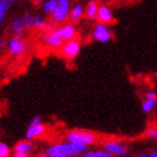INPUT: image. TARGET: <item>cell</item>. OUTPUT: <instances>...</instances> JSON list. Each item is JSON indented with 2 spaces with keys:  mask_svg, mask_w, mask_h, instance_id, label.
Instances as JSON below:
<instances>
[{
  "mask_svg": "<svg viewBox=\"0 0 157 157\" xmlns=\"http://www.w3.org/2000/svg\"><path fill=\"white\" fill-rule=\"evenodd\" d=\"M88 148L77 147L68 142H58L50 144L45 153L49 157H75L78 155H83Z\"/></svg>",
  "mask_w": 157,
  "mask_h": 157,
  "instance_id": "cell-1",
  "label": "cell"
},
{
  "mask_svg": "<svg viewBox=\"0 0 157 157\" xmlns=\"http://www.w3.org/2000/svg\"><path fill=\"white\" fill-rule=\"evenodd\" d=\"M96 139L97 137L95 133L83 129H72L67 133V142L77 147L88 148L90 146L96 143Z\"/></svg>",
  "mask_w": 157,
  "mask_h": 157,
  "instance_id": "cell-2",
  "label": "cell"
},
{
  "mask_svg": "<svg viewBox=\"0 0 157 157\" xmlns=\"http://www.w3.org/2000/svg\"><path fill=\"white\" fill-rule=\"evenodd\" d=\"M70 2L69 0H58V4L55 6V9L50 14L51 21L55 23H65L69 19V13H70Z\"/></svg>",
  "mask_w": 157,
  "mask_h": 157,
  "instance_id": "cell-3",
  "label": "cell"
},
{
  "mask_svg": "<svg viewBox=\"0 0 157 157\" xmlns=\"http://www.w3.org/2000/svg\"><path fill=\"white\" fill-rule=\"evenodd\" d=\"M102 150L114 157H127L129 153L127 144L116 139H106L102 143Z\"/></svg>",
  "mask_w": 157,
  "mask_h": 157,
  "instance_id": "cell-4",
  "label": "cell"
},
{
  "mask_svg": "<svg viewBox=\"0 0 157 157\" xmlns=\"http://www.w3.org/2000/svg\"><path fill=\"white\" fill-rule=\"evenodd\" d=\"M6 49L13 58H22L28 51V45L23 38L13 36L6 41Z\"/></svg>",
  "mask_w": 157,
  "mask_h": 157,
  "instance_id": "cell-5",
  "label": "cell"
},
{
  "mask_svg": "<svg viewBox=\"0 0 157 157\" xmlns=\"http://www.w3.org/2000/svg\"><path fill=\"white\" fill-rule=\"evenodd\" d=\"M81 49H82L81 41L78 40V38H73V40L64 41V44H63V46L59 50H60V54L63 58H65L68 60H73L79 55Z\"/></svg>",
  "mask_w": 157,
  "mask_h": 157,
  "instance_id": "cell-6",
  "label": "cell"
},
{
  "mask_svg": "<svg viewBox=\"0 0 157 157\" xmlns=\"http://www.w3.org/2000/svg\"><path fill=\"white\" fill-rule=\"evenodd\" d=\"M92 38L97 42L107 44L113 40V32H111V29L109 28V26L97 23L92 29Z\"/></svg>",
  "mask_w": 157,
  "mask_h": 157,
  "instance_id": "cell-7",
  "label": "cell"
},
{
  "mask_svg": "<svg viewBox=\"0 0 157 157\" xmlns=\"http://www.w3.org/2000/svg\"><path fill=\"white\" fill-rule=\"evenodd\" d=\"M42 41H44V45L46 48H49L51 50H59L64 41L61 40L59 37V35L55 32V31H49V32H46L42 37Z\"/></svg>",
  "mask_w": 157,
  "mask_h": 157,
  "instance_id": "cell-8",
  "label": "cell"
},
{
  "mask_svg": "<svg viewBox=\"0 0 157 157\" xmlns=\"http://www.w3.org/2000/svg\"><path fill=\"white\" fill-rule=\"evenodd\" d=\"M46 132H48V127H46L44 123H40V124H29V127L26 130V140L32 142L33 139H37V138L45 136Z\"/></svg>",
  "mask_w": 157,
  "mask_h": 157,
  "instance_id": "cell-9",
  "label": "cell"
},
{
  "mask_svg": "<svg viewBox=\"0 0 157 157\" xmlns=\"http://www.w3.org/2000/svg\"><path fill=\"white\" fill-rule=\"evenodd\" d=\"M96 19L98 21V23H101V25H106V26L110 25V23H113L114 19H115L113 9L109 5H105V4L98 5Z\"/></svg>",
  "mask_w": 157,
  "mask_h": 157,
  "instance_id": "cell-10",
  "label": "cell"
},
{
  "mask_svg": "<svg viewBox=\"0 0 157 157\" xmlns=\"http://www.w3.org/2000/svg\"><path fill=\"white\" fill-rule=\"evenodd\" d=\"M54 31L59 35V37L63 41L73 40V38H75V36H77V27L74 25H72V23H69V25H63Z\"/></svg>",
  "mask_w": 157,
  "mask_h": 157,
  "instance_id": "cell-11",
  "label": "cell"
},
{
  "mask_svg": "<svg viewBox=\"0 0 157 157\" xmlns=\"http://www.w3.org/2000/svg\"><path fill=\"white\" fill-rule=\"evenodd\" d=\"M33 151V143L29 142V140H19L18 143H15V146L13 147V153H18V155H26L29 156V153H32Z\"/></svg>",
  "mask_w": 157,
  "mask_h": 157,
  "instance_id": "cell-12",
  "label": "cell"
},
{
  "mask_svg": "<svg viewBox=\"0 0 157 157\" xmlns=\"http://www.w3.org/2000/svg\"><path fill=\"white\" fill-rule=\"evenodd\" d=\"M10 31H12V33L14 35V37H21L25 35L26 32V27L25 25H23V22H22V18L21 17H14L10 22Z\"/></svg>",
  "mask_w": 157,
  "mask_h": 157,
  "instance_id": "cell-13",
  "label": "cell"
},
{
  "mask_svg": "<svg viewBox=\"0 0 157 157\" xmlns=\"http://www.w3.org/2000/svg\"><path fill=\"white\" fill-rule=\"evenodd\" d=\"M84 17V8L82 4H74L70 8V13H69V18L72 19L74 23L79 22Z\"/></svg>",
  "mask_w": 157,
  "mask_h": 157,
  "instance_id": "cell-14",
  "label": "cell"
},
{
  "mask_svg": "<svg viewBox=\"0 0 157 157\" xmlns=\"http://www.w3.org/2000/svg\"><path fill=\"white\" fill-rule=\"evenodd\" d=\"M98 10V3L97 2H90L84 8V17L87 19H96Z\"/></svg>",
  "mask_w": 157,
  "mask_h": 157,
  "instance_id": "cell-15",
  "label": "cell"
},
{
  "mask_svg": "<svg viewBox=\"0 0 157 157\" xmlns=\"http://www.w3.org/2000/svg\"><path fill=\"white\" fill-rule=\"evenodd\" d=\"M10 5H12V2H9V0H0V26L4 25L6 13L10 9Z\"/></svg>",
  "mask_w": 157,
  "mask_h": 157,
  "instance_id": "cell-16",
  "label": "cell"
},
{
  "mask_svg": "<svg viewBox=\"0 0 157 157\" xmlns=\"http://www.w3.org/2000/svg\"><path fill=\"white\" fill-rule=\"evenodd\" d=\"M82 157H114V156H111L101 148V150H87L82 155Z\"/></svg>",
  "mask_w": 157,
  "mask_h": 157,
  "instance_id": "cell-17",
  "label": "cell"
},
{
  "mask_svg": "<svg viewBox=\"0 0 157 157\" xmlns=\"http://www.w3.org/2000/svg\"><path fill=\"white\" fill-rule=\"evenodd\" d=\"M32 27H35L37 29H44V28L48 27V23H46V21L44 19L42 15L33 14L32 15Z\"/></svg>",
  "mask_w": 157,
  "mask_h": 157,
  "instance_id": "cell-18",
  "label": "cell"
},
{
  "mask_svg": "<svg viewBox=\"0 0 157 157\" xmlns=\"http://www.w3.org/2000/svg\"><path fill=\"white\" fill-rule=\"evenodd\" d=\"M58 4V0H48V2H45L41 6V10L44 14H48L50 15L52 13V10L55 9V6Z\"/></svg>",
  "mask_w": 157,
  "mask_h": 157,
  "instance_id": "cell-19",
  "label": "cell"
},
{
  "mask_svg": "<svg viewBox=\"0 0 157 157\" xmlns=\"http://www.w3.org/2000/svg\"><path fill=\"white\" fill-rule=\"evenodd\" d=\"M156 104H157V101H153V100H143L142 101V111L144 113V114H150V113H152L153 110H155V107H156Z\"/></svg>",
  "mask_w": 157,
  "mask_h": 157,
  "instance_id": "cell-20",
  "label": "cell"
},
{
  "mask_svg": "<svg viewBox=\"0 0 157 157\" xmlns=\"http://www.w3.org/2000/svg\"><path fill=\"white\" fill-rule=\"evenodd\" d=\"M12 148L5 142H0V157H10Z\"/></svg>",
  "mask_w": 157,
  "mask_h": 157,
  "instance_id": "cell-21",
  "label": "cell"
},
{
  "mask_svg": "<svg viewBox=\"0 0 157 157\" xmlns=\"http://www.w3.org/2000/svg\"><path fill=\"white\" fill-rule=\"evenodd\" d=\"M32 15L33 14H31V13H25V15L21 17L23 25H25L26 28H31V27H32Z\"/></svg>",
  "mask_w": 157,
  "mask_h": 157,
  "instance_id": "cell-22",
  "label": "cell"
},
{
  "mask_svg": "<svg viewBox=\"0 0 157 157\" xmlns=\"http://www.w3.org/2000/svg\"><path fill=\"white\" fill-rule=\"evenodd\" d=\"M146 136L150 139H157V128L155 125H152V127H150L146 130Z\"/></svg>",
  "mask_w": 157,
  "mask_h": 157,
  "instance_id": "cell-23",
  "label": "cell"
},
{
  "mask_svg": "<svg viewBox=\"0 0 157 157\" xmlns=\"http://www.w3.org/2000/svg\"><path fill=\"white\" fill-rule=\"evenodd\" d=\"M146 100H153V101H157V93L156 91L153 90H150L146 92Z\"/></svg>",
  "mask_w": 157,
  "mask_h": 157,
  "instance_id": "cell-24",
  "label": "cell"
},
{
  "mask_svg": "<svg viewBox=\"0 0 157 157\" xmlns=\"http://www.w3.org/2000/svg\"><path fill=\"white\" fill-rule=\"evenodd\" d=\"M40 123H42V119H41V116L40 115H36L32 120H31V123L29 124H40Z\"/></svg>",
  "mask_w": 157,
  "mask_h": 157,
  "instance_id": "cell-25",
  "label": "cell"
},
{
  "mask_svg": "<svg viewBox=\"0 0 157 157\" xmlns=\"http://www.w3.org/2000/svg\"><path fill=\"white\" fill-rule=\"evenodd\" d=\"M5 46H6V41H5V40H3V38H0V50L4 49Z\"/></svg>",
  "mask_w": 157,
  "mask_h": 157,
  "instance_id": "cell-26",
  "label": "cell"
},
{
  "mask_svg": "<svg viewBox=\"0 0 157 157\" xmlns=\"http://www.w3.org/2000/svg\"><path fill=\"white\" fill-rule=\"evenodd\" d=\"M147 157H157V152L156 151H152L150 153H147Z\"/></svg>",
  "mask_w": 157,
  "mask_h": 157,
  "instance_id": "cell-27",
  "label": "cell"
},
{
  "mask_svg": "<svg viewBox=\"0 0 157 157\" xmlns=\"http://www.w3.org/2000/svg\"><path fill=\"white\" fill-rule=\"evenodd\" d=\"M13 157H28L26 155H18V153H13Z\"/></svg>",
  "mask_w": 157,
  "mask_h": 157,
  "instance_id": "cell-28",
  "label": "cell"
},
{
  "mask_svg": "<svg viewBox=\"0 0 157 157\" xmlns=\"http://www.w3.org/2000/svg\"><path fill=\"white\" fill-rule=\"evenodd\" d=\"M36 157H49V156H48V155H46L45 152H42V153H38V155H37Z\"/></svg>",
  "mask_w": 157,
  "mask_h": 157,
  "instance_id": "cell-29",
  "label": "cell"
},
{
  "mask_svg": "<svg viewBox=\"0 0 157 157\" xmlns=\"http://www.w3.org/2000/svg\"><path fill=\"white\" fill-rule=\"evenodd\" d=\"M137 157H147V153H138Z\"/></svg>",
  "mask_w": 157,
  "mask_h": 157,
  "instance_id": "cell-30",
  "label": "cell"
},
{
  "mask_svg": "<svg viewBox=\"0 0 157 157\" xmlns=\"http://www.w3.org/2000/svg\"><path fill=\"white\" fill-rule=\"evenodd\" d=\"M127 157H128V156H127Z\"/></svg>",
  "mask_w": 157,
  "mask_h": 157,
  "instance_id": "cell-31",
  "label": "cell"
}]
</instances>
